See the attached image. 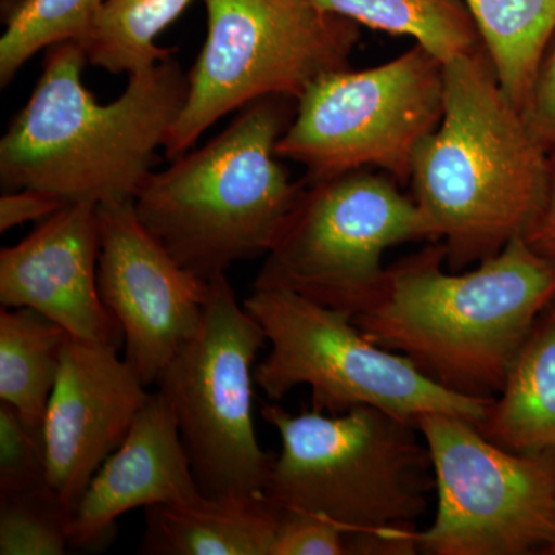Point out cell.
Wrapping results in <instances>:
<instances>
[{
    "label": "cell",
    "mask_w": 555,
    "mask_h": 555,
    "mask_svg": "<svg viewBox=\"0 0 555 555\" xmlns=\"http://www.w3.org/2000/svg\"><path fill=\"white\" fill-rule=\"evenodd\" d=\"M441 241L387 268L352 318L375 345L452 392L495 398L535 321L555 299V268L517 236L467 272H447Z\"/></svg>",
    "instance_id": "6da1fadb"
},
{
    "label": "cell",
    "mask_w": 555,
    "mask_h": 555,
    "mask_svg": "<svg viewBox=\"0 0 555 555\" xmlns=\"http://www.w3.org/2000/svg\"><path fill=\"white\" fill-rule=\"evenodd\" d=\"M87 62L78 40L46 50L30 100L0 141L5 192L35 189L98 206L137 198L188 100L189 75L170 56L100 104L83 86Z\"/></svg>",
    "instance_id": "7a4b0ae2"
},
{
    "label": "cell",
    "mask_w": 555,
    "mask_h": 555,
    "mask_svg": "<svg viewBox=\"0 0 555 555\" xmlns=\"http://www.w3.org/2000/svg\"><path fill=\"white\" fill-rule=\"evenodd\" d=\"M443 118L412 156V198L462 272L524 236L545 198L550 152L506 96L483 42L444 62Z\"/></svg>",
    "instance_id": "3957f363"
},
{
    "label": "cell",
    "mask_w": 555,
    "mask_h": 555,
    "mask_svg": "<svg viewBox=\"0 0 555 555\" xmlns=\"http://www.w3.org/2000/svg\"><path fill=\"white\" fill-rule=\"evenodd\" d=\"M297 102H251L204 147L145 179L134 198L139 221L182 268L210 281L275 246L306 188L276 155Z\"/></svg>",
    "instance_id": "277c9868"
},
{
    "label": "cell",
    "mask_w": 555,
    "mask_h": 555,
    "mask_svg": "<svg viewBox=\"0 0 555 555\" xmlns=\"http://www.w3.org/2000/svg\"><path fill=\"white\" fill-rule=\"evenodd\" d=\"M261 416L281 437L264 489L270 502L328 518L378 555L418 551L415 524L436 478L415 422L369 406L291 414L275 401L262 404Z\"/></svg>",
    "instance_id": "5b68a950"
},
{
    "label": "cell",
    "mask_w": 555,
    "mask_h": 555,
    "mask_svg": "<svg viewBox=\"0 0 555 555\" xmlns=\"http://www.w3.org/2000/svg\"><path fill=\"white\" fill-rule=\"evenodd\" d=\"M243 306L270 343L269 356L255 366V382L275 403L308 386L312 409L321 414L369 406L411 422L447 414L478 425L494 400L437 385L409 358L372 343L347 313L292 288L254 286Z\"/></svg>",
    "instance_id": "8992f818"
},
{
    "label": "cell",
    "mask_w": 555,
    "mask_h": 555,
    "mask_svg": "<svg viewBox=\"0 0 555 555\" xmlns=\"http://www.w3.org/2000/svg\"><path fill=\"white\" fill-rule=\"evenodd\" d=\"M207 38L164 144L177 159L219 119L269 96L298 101L321 76L349 68L357 22L310 0H206Z\"/></svg>",
    "instance_id": "52a82bcc"
},
{
    "label": "cell",
    "mask_w": 555,
    "mask_h": 555,
    "mask_svg": "<svg viewBox=\"0 0 555 555\" xmlns=\"http://www.w3.org/2000/svg\"><path fill=\"white\" fill-rule=\"evenodd\" d=\"M400 185L371 169L306 181L254 286L292 288L350 318L363 312L385 284L387 248L440 241Z\"/></svg>",
    "instance_id": "ba28073f"
},
{
    "label": "cell",
    "mask_w": 555,
    "mask_h": 555,
    "mask_svg": "<svg viewBox=\"0 0 555 555\" xmlns=\"http://www.w3.org/2000/svg\"><path fill=\"white\" fill-rule=\"evenodd\" d=\"M266 341L222 273L210 280L199 331L156 379L206 496L264 494L275 455L259 447L254 387Z\"/></svg>",
    "instance_id": "9c48e42d"
},
{
    "label": "cell",
    "mask_w": 555,
    "mask_h": 555,
    "mask_svg": "<svg viewBox=\"0 0 555 555\" xmlns=\"http://www.w3.org/2000/svg\"><path fill=\"white\" fill-rule=\"evenodd\" d=\"M444 65L420 43L377 67L338 69L310 83L276 144L306 181L378 169L401 185L412 156L443 118Z\"/></svg>",
    "instance_id": "30bf717a"
},
{
    "label": "cell",
    "mask_w": 555,
    "mask_h": 555,
    "mask_svg": "<svg viewBox=\"0 0 555 555\" xmlns=\"http://www.w3.org/2000/svg\"><path fill=\"white\" fill-rule=\"evenodd\" d=\"M436 478L433 525L416 531L427 555H526L546 550L555 528V449L514 452L462 416L415 420Z\"/></svg>",
    "instance_id": "8fae6325"
},
{
    "label": "cell",
    "mask_w": 555,
    "mask_h": 555,
    "mask_svg": "<svg viewBox=\"0 0 555 555\" xmlns=\"http://www.w3.org/2000/svg\"><path fill=\"white\" fill-rule=\"evenodd\" d=\"M98 211V287L122 328L124 358L150 386L199 331L210 281L171 257L139 221L134 201L100 204Z\"/></svg>",
    "instance_id": "7c38bea8"
},
{
    "label": "cell",
    "mask_w": 555,
    "mask_h": 555,
    "mask_svg": "<svg viewBox=\"0 0 555 555\" xmlns=\"http://www.w3.org/2000/svg\"><path fill=\"white\" fill-rule=\"evenodd\" d=\"M145 387L116 347L73 337L65 343L43 422V443L49 483L73 513L147 403Z\"/></svg>",
    "instance_id": "4fadbf2b"
},
{
    "label": "cell",
    "mask_w": 555,
    "mask_h": 555,
    "mask_svg": "<svg viewBox=\"0 0 555 555\" xmlns=\"http://www.w3.org/2000/svg\"><path fill=\"white\" fill-rule=\"evenodd\" d=\"M100 251L98 204H67L0 251L2 308L36 310L69 337L119 349L122 328L98 287Z\"/></svg>",
    "instance_id": "5bb4252c"
},
{
    "label": "cell",
    "mask_w": 555,
    "mask_h": 555,
    "mask_svg": "<svg viewBox=\"0 0 555 555\" xmlns=\"http://www.w3.org/2000/svg\"><path fill=\"white\" fill-rule=\"evenodd\" d=\"M203 495L173 409L156 390L80 496L69 525V545L104 542L116 520L138 507L190 503Z\"/></svg>",
    "instance_id": "9a60e30c"
},
{
    "label": "cell",
    "mask_w": 555,
    "mask_h": 555,
    "mask_svg": "<svg viewBox=\"0 0 555 555\" xmlns=\"http://www.w3.org/2000/svg\"><path fill=\"white\" fill-rule=\"evenodd\" d=\"M281 517L283 509L264 494L149 506L139 553L270 555Z\"/></svg>",
    "instance_id": "2e32d148"
},
{
    "label": "cell",
    "mask_w": 555,
    "mask_h": 555,
    "mask_svg": "<svg viewBox=\"0 0 555 555\" xmlns=\"http://www.w3.org/2000/svg\"><path fill=\"white\" fill-rule=\"evenodd\" d=\"M477 427L507 451L555 449V299L535 321Z\"/></svg>",
    "instance_id": "e0dca14e"
},
{
    "label": "cell",
    "mask_w": 555,
    "mask_h": 555,
    "mask_svg": "<svg viewBox=\"0 0 555 555\" xmlns=\"http://www.w3.org/2000/svg\"><path fill=\"white\" fill-rule=\"evenodd\" d=\"M68 338L64 327L36 310L3 308L0 312V401L42 436Z\"/></svg>",
    "instance_id": "ac0fdd59"
},
{
    "label": "cell",
    "mask_w": 555,
    "mask_h": 555,
    "mask_svg": "<svg viewBox=\"0 0 555 555\" xmlns=\"http://www.w3.org/2000/svg\"><path fill=\"white\" fill-rule=\"evenodd\" d=\"M500 86L526 112L555 33V0H465Z\"/></svg>",
    "instance_id": "d6986e66"
},
{
    "label": "cell",
    "mask_w": 555,
    "mask_h": 555,
    "mask_svg": "<svg viewBox=\"0 0 555 555\" xmlns=\"http://www.w3.org/2000/svg\"><path fill=\"white\" fill-rule=\"evenodd\" d=\"M326 13L372 30L409 36L441 62L476 49L481 39L465 0H310Z\"/></svg>",
    "instance_id": "ffe728a7"
},
{
    "label": "cell",
    "mask_w": 555,
    "mask_h": 555,
    "mask_svg": "<svg viewBox=\"0 0 555 555\" xmlns=\"http://www.w3.org/2000/svg\"><path fill=\"white\" fill-rule=\"evenodd\" d=\"M193 0H105L82 42L87 61L112 75H137L158 65L175 49L156 46L160 33Z\"/></svg>",
    "instance_id": "44dd1931"
},
{
    "label": "cell",
    "mask_w": 555,
    "mask_h": 555,
    "mask_svg": "<svg viewBox=\"0 0 555 555\" xmlns=\"http://www.w3.org/2000/svg\"><path fill=\"white\" fill-rule=\"evenodd\" d=\"M105 0H14L0 39V87L39 51L67 40L82 42Z\"/></svg>",
    "instance_id": "7402d4cb"
},
{
    "label": "cell",
    "mask_w": 555,
    "mask_h": 555,
    "mask_svg": "<svg viewBox=\"0 0 555 555\" xmlns=\"http://www.w3.org/2000/svg\"><path fill=\"white\" fill-rule=\"evenodd\" d=\"M72 518L73 511L50 485L0 496V554H65Z\"/></svg>",
    "instance_id": "603a6c76"
},
{
    "label": "cell",
    "mask_w": 555,
    "mask_h": 555,
    "mask_svg": "<svg viewBox=\"0 0 555 555\" xmlns=\"http://www.w3.org/2000/svg\"><path fill=\"white\" fill-rule=\"evenodd\" d=\"M50 485L46 443L10 404L0 401V496Z\"/></svg>",
    "instance_id": "cb8c5ba5"
},
{
    "label": "cell",
    "mask_w": 555,
    "mask_h": 555,
    "mask_svg": "<svg viewBox=\"0 0 555 555\" xmlns=\"http://www.w3.org/2000/svg\"><path fill=\"white\" fill-rule=\"evenodd\" d=\"M360 537L328 518L283 509L270 555H364Z\"/></svg>",
    "instance_id": "d4e9b609"
},
{
    "label": "cell",
    "mask_w": 555,
    "mask_h": 555,
    "mask_svg": "<svg viewBox=\"0 0 555 555\" xmlns=\"http://www.w3.org/2000/svg\"><path fill=\"white\" fill-rule=\"evenodd\" d=\"M525 118L540 144L547 152H553L555 149V33L537 69Z\"/></svg>",
    "instance_id": "484cf974"
},
{
    "label": "cell",
    "mask_w": 555,
    "mask_h": 555,
    "mask_svg": "<svg viewBox=\"0 0 555 555\" xmlns=\"http://www.w3.org/2000/svg\"><path fill=\"white\" fill-rule=\"evenodd\" d=\"M64 206H67L64 201L40 190H9L0 198V232H9L24 222L49 218Z\"/></svg>",
    "instance_id": "4316f807"
},
{
    "label": "cell",
    "mask_w": 555,
    "mask_h": 555,
    "mask_svg": "<svg viewBox=\"0 0 555 555\" xmlns=\"http://www.w3.org/2000/svg\"><path fill=\"white\" fill-rule=\"evenodd\" d=\"M524 238L540 257L555 268V149L550 153V173L542 207L526 230Z\"/></svg>",
    "instance_id": "83f0119b"
},
{
    "label": "cell",
    "mask_w": 555,
    "mask_h": 555,
    "mask_svg": "<svg viewBox=\"0 0 555 555\" xmlns=\"http://www.w3.org/2000/svg\"><path fill=\"white\" fill-rule=\"evenodd\" d=\"M543 554L555 555V528H554L553 540H551V543H550V545H547L546 550L543 551Z\"/></svg>",
    "instance_id": "f1b7e54d"
}]
</instances>
